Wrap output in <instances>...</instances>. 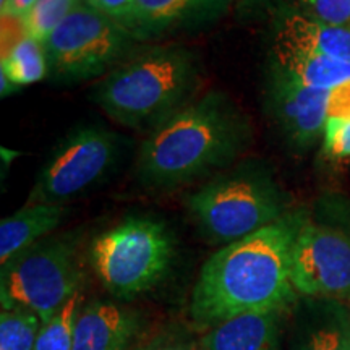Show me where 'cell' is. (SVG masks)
<instances>
[{"label":"cell","mask_w":350,"mask_h":350,"mask_svg":"<svg viewBox=\"0 0 350 350\" xmlns=\"http://www.w3.org/2000/svg\"><path fill=\"white\" fill-rule=\"evenodd\" d=\"M232 0H133L125 26L137 41L191 31L217 21Z\"/></svg>","instance_id":"cell-11"},{"label":"cell","mask_w":350,"mask_h":350,"mask_svg":"<svg viewBox=\"0 0 350 350\" xmlns=\"http://www.w3.org/2000/svg\"><path fill=\"white\" fill-rule=\"evenodd\" d=\"M125 142L98 124L73 126L39 172L26 204H65L104 182L120 163Z\"/></svg>","instance_id":"cell-8"},{"label":"cell","mask_w":350,"mask_h":350,"mask_svg":"<svg viewBox=\"0 0 350 350\" xmlns=\"http://www.w3.org/2000/svg\"><path fill=\"white\" fill-rule=\"evenodd\" d=\"M67 208L64 204H26L23 209L0 222V262L5 265L13 256L31 245L41 242L46 235L64 221Z\"/></svg>","instance_id":"cell-14"},{"label":"cell","mask_w":350,"mask_h":350,"mask_svg":"<svg viewBox=\"0 0 350 350\" xmlns=\"http://www.w3.org/2000/svg\"><path fill=\"white\" fill-rule=\"evenodd\" d=\"M274 42L350 62V28L323 23L304 12L287 10L275 18Z\"/></svg>","instance_id":"cell-13"},{"label":"cell","mask_w":350,"mask_h":350,"mask_svg":"<svg viewBox=\"0 0 350 350\" xmlns=\"http://www.w3.org/2000/svg\"><path fill=\"white\" fill-rule=\"evenodd\" d=\"M323 150L331 159L350 157V120H326L325 133H323Z\"/></svg>","instance_id":"cell-23"},{"label":"cell","mask_w":350,"mask_h":350,"mask_svg":"<svg viewBox=\"0 0 350 350\" xmlns=\"http://www.w3.org/2000/svg\"><path fill=\"white\" fill-rule=\"evenodd\" d=\"M292 284L310 297L350 299V235L305 219L292 252Z\"/></svg>","instance_id":"cell-9"},{"label":"cell","mask_w":350,"mask_h":350,"mask_svg":"<svg viewBox=\"0 0 350 350\" xmlns=\"http://www.w3.org/2000/svg\"><path fill=\"white\" fill-rule=\"evenodd\" d=\"M271 64L297 78L305 86L318 90H332L350 81V62L300 51L287 44H273Z\"/></svg>","instance_id":"cell-16"},{"label":"cell","mask_w":350,"mask_h":350,"mask_svg":"<svg viewBox=\"0 0 350 350\" xmlns=\"http://www.w3.org/2000/svg\"><path fill=\"white\" fill-rule=\"evenodd\" d=\"M86 2L124 26L133 7V0H86Z\"/></svg>","instance_id":"cell-26"},{"label":"cell","mask_w":350,"mask_h":350,"mask_svg":"<svg viewBox=\"0 0 350 350\" xmlns=\"http://www.w3.org/2000/svg\"><path fill=\"white\" fill-rule=\"evenodd\" d=\"M279 312L245 313L219 323L204 339L206 350H279Z\"/></svg>","instance_id":"cell-15"},{"label":"cell","mask_w":350,"mask_h":350,"mask_svg":"<svg viewBox=\"0 0 350 350\" xmlns=\"http://www.w3.org/2000/svg\"><path fill=\"white\" fill-rule=\"evenodd\" d=\"M327 119L350 120V81L329 90Z\"/></svg>","instance_id":"cell-25"},{"label":"cell","mask_w":350,"mask_h":350,"mask_svg":"<svg viewBox=\"0 0 350 350\" xmlns=\"http://www.w3.org/2000/svg\"><path fill=\"white\" fill-rule=\"evenodd\" d=\"M304 221L299 214L282 216L214 253L191 295L195 321L217 326L239 314L281 312L292 304V252Z\"/></svg>","instance_id":"cell-1"},{"label":"cell","mask_w":350,"mask_h":350,"mask_svg":"<svg viewBox=\"0 0 350 350\" xmlns=\"http://www.w3.org/2000/svg\"><path fill=\"white\" fill-rule=\"evenodd\" d=\"M174 240L164 222L129 217L94 239L91 265L99 281L120 299L154 287L169 271Z\"/></svg>","instance_id":"cell-5"},{"label":"cell","mask_w":350,"mask_h":350,"mask_svg":"<svg viewBox=\"0 0 350 350\" xmlns=\"http://www.w3.org/2000/svg\"><path fill=\"white\" fill-rule=\"evenodd\" d=\"M137 326V317L124 306L93 301L78 314L72 350H126Z\"/></svg>","instance_id":"cell-12"},{"label":"cell","mask_w":350,"mask_h":350,"mask_svg":"<svg viewBox=\"0 0 350 350\" xmlns=\"http://www.w3.org/2000/svg\"><path fill=\"white\" fill-rule=\"evenodd\" d=\"M292 350H350V327L342 321H327L306 331Z\"/></svg>","instance_id":"cell-21"},{"label":"cell","mask_w":350,"mask_h":350,"mask_svg":"<svg viewBox=\"0 0 350 350\" xmlns=\"http://www.w3.org/2000/svg\"><path fill=\"white\" fill-rule=\"evenodd\" d=\"M139 350H206L204 344L188 338L185 334H167L151 340Z\"/></svg>","instance_id":"cell-24"},{"label":"cell","mask_w":350,"mask_h":350,"mask_svg":"<svg viewBox=\"0 0 350 350\" xmlns=\"http://www.w3.org/2000/svg\"><path fill=\"white\" fill-rule=\"evenodd\" d=\"M81 2L83 0H38L23 16L26 34L44 44Z\"/></svg>","instance_id":"cell-20"},{"label":"cell","mask_w":350,"mask_h":350,"mask_svg":"<svg viewBox=\"0 0 350 350\" xmlns=\"http://www.w3.org/2000/svg\"><path fill=\"white\" fill-rule=\"evenodd\" d=\"M49 75L44 44L25 36L2 55V96L18 86H28Z\"/></svg>","instance_id":"cell-17"},{"label":"cell","mask_w":350,"mask_h":350,"mask_svg":"<svg viewBox=\"0 0 350 350\" xmlns=\"http://www.w3.org/2000/svg\"><path fill=\"white\" fill-rule=\"evenodd\" d=\"M187 208L209 240L232 243L282 217V193L262 165L243 163L187 196Z\"/></svg>","instance_id":"cell-4"},{"label":"cell","mask_w":350,"mask_h":350,"mask_svg":"<svg viewBox=\"0 0 350 350\" xmlns=\"http://www.w3.org/2000/svg\"><path fill=\"white\" fill-rule=\"evenodd\" d=\"M81 292L65 304L62 308L44 323L39 331L34 350H72L75 339V327L78 314L81 312Z\"/></svg>","instance_id":"cell-18"},{"label":"cell","mask_w":350,"mask_h":350,"mask_svg":"<svg viewBox=\"0 0 350 350\" xmlns=\"http://www.w3.org/2000/svg\"><path fill=\"white\" fill-rule=\"evenodd\" d=\"M5 2H7V0H0V7H2V5H5Z\"/></svg>","instance_id":"cell-28"},{"label":"cell","mask_w":350,"mask_h":350,"mask_svg":"<svg viewBox=\"0 0 350 350\" xmlns=\"http://www.w3.org/2000/svg\"><path fill=\"white\" fill-rule=\"evenodd\" d=\"M137 42L126 26L83 0L44 42L47 77L57 83L103 78L124 62Z\"/></svg>","instance_id":"cell-6"},{"label":"cell","mask_w":350,"mask_h":350,"mask_svg":"<svg viewBox=\"0 0 350 350\" xmlns=\"http://www.w3.org/2000/svg\"><path fill=\"white\" fill-rule=\"evenodd\" d=\"M36 2L38 0H7L5 5H2V16H15L23 20Z\"/></svg>","instance_id":"cell-27"},{"label":"cell","mask_w":350,"mask_h":350,"mask_svg":"<svg viewBox=\"0 0 350 350\" xmlns=\"http://www.w3.org/2000/svg\"><path fill=\"white\" fill-rule=\"evenodd\" d=\"M301 12L327 25L350 28V0H299Z\"/></svg>","instance_id":"cell-22"},{"label":"cell","mask_w":350,"mask_h":350,"mask_svg":"<svg viewBox=\"0 0 350 350\" xmlns=\"http://www.w3.org/2000/svg\"><path fill=\"white\" fill-rule=\"evenodd\" d=\"M265 100L266 111L291 146L306 150L325 133L329 90L305 86L271 64Z\"/></svg>","instance_id":"cell-10"},{"label":"cell","mask_w":350,"mask_h":350,"mask_svg":"<svg viewBox=\"0 0 350 350\" xmlns=\"http://www.w3.org/2000/svg\"><path fill=\"white\" fill-rule=\"evenodd\" d=\"M42 321L26 310H2L0 350H34Z\"/></svg>","instance_id":"cell-19"},{"label":"cell","mask_w":350,"mask_h":350,"mask_svg":"<svg viewBox=\"0 0 350 350\" xmlns=\"http://www.w3.org/2000/svg\"><path fill=\"white\" fill-rule=\"evenodd\" d=\"M250 139V122L234 100L209 91L148 135L135 175L151 190L187 185L234 163Z\"/></svg>","instance_id":"cell-2"},{"label":"cell","mask_w":350,"mask_h":350,"mask_svg":"<svg viewBox=\"0 0 350 350\" xmlns=\"http://www.w3.org/2000/svg\"><path fill=\"white\" fill-rule=\"evenodd\" d=\"M201 75L195 51L180 44L154 46L100 78L91 98L117 124L151 133L191 103Z\"/></svg>","instance_id":"cell-3"},{"label":"cell","mask_w":350,"mask_h":350,"mask_svg":"<svg viewBox=\"0 0 350 350\" xmlns=\"http://www.w3.org/2000/svg\"><path fill=\"white\" fill-rule=\"evenodd\" d=\"M80 286L75 242L62 237L41 240L2 265V310H26L44 325L80 292Z\"/></svg>","instance_id":"cell-7"}]
</instances>
